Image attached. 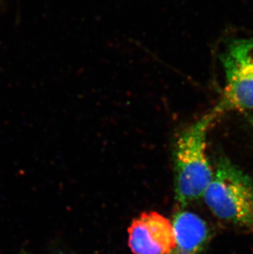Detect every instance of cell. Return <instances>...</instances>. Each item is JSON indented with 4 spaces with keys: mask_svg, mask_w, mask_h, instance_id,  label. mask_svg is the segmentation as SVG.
<instances>
[{
    "mask_svg": "<svg viewBox=\"0 0 253 254\" xmlns=\"http://www.w3.org/2000/svg\"><path fill=\"white\" fill-rule=\"evenodd\" d=\"M220 114L215 108L179 132L174 148L175 198L185 206L203 197L214 170L206 155L210 127Z\"/></svg>",
    "mask_w": 253,
    "mask_h": 254,
    "instance_id": "cell-1",
    "label": "cell"
},
{
    "mask_svg": "<svg viewBox=\"0 0 253 254\" xmlns=\"http://www.w3.org/2000/svg\"><path fill=\"white\" fill-rule=\"evenodd\" d=\"M203 198L216 217L253 233V181L229 159L218 161Z\"/></svg>",
    "mask_w": 253,
    "mask_h": 254,
    "instance_id": "cell-2",
    "label": "cell"
},
{
    "mask_svg": "<svg viewBox=\"0 0 253 254\" xmlns=\"http://www.w3.org/2000/svg\"><path fill=\"white\" fill-rule=\"evenodd\" d=\"M220 60L225 88L215 110L220 115L226 111H253V38L232 41Z\"/></svg>",
    "mask_w": 253,
    "mask_h": 254,
    "instance_id": "cell-3",
    "label": "cell"
},
{
    "mask_svg": "<svg viewBox=\"0 0 253 254\" xmlns=\"http://www.w3.org/2000/svg\"><path fill=\"white\" fill-rule=\"evenodd\" d=\"M128 245L133 254H170L176 245L173 222L155 211L144 212L128 228Z\"/></svg>",
    "mask_w": 253,
    "mask_h": 254,
    "instance_id": "cell-4",
    "label": "cell"
},
{
    "mask_svg": "<svg viewBox=\"0 0 253 254\" xmlns=\"http://www.w3.org/2000/svg\"><path fill=\"white\" fill-rule=\"evenodd\" d=\"M173 225L176 245L170 254H201L209 238L205 221L192 212L179 211Z\"/></svg>",
    "mask_w": 253,
    "mask_h": 254,
    "instance_id": "cell-5",
    "label": "cell"
},
{
    "mask_svg": "<svg viewBox=\"0 0 253 254\" xmlns=\"http://www.w3.org/2000/svg\"><path fill=\"white\" fill-rule=\"evenodd\" d=\"M247 120L249 121V124L251 126L253 130V115H246Z\"/></svg>",
    "mask_w": 253,
    "mask_h": 254,
    "instance_id": "cell-6",
    "label": "cell"
}]
</instances>
